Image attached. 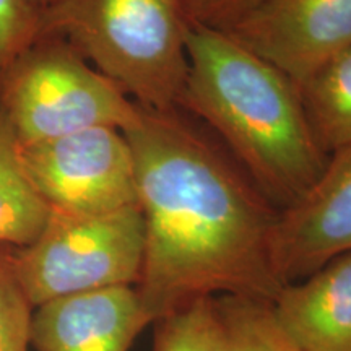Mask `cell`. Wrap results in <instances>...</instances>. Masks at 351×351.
<instances>
[{
  "label": "cell",
  "mask_w": 351,
  "mask_h": 351,
  "mask_svg": "<svg viewBox=\"0 0 351 351\" xmlns=\"http://www.w3.org/2000/svg\"><path fill=\"white\" fill-rule=\"evenodd\" d=\"M122 132L145 225L137 289L153 322L202 298L274 301L278 210L230 153L181 109L140 108Z\"/></svg>",
  "instance_id": "1"
},
{
  "label": "cell",
  "mask_w": 351,
  "mask_h": 351,
  "mask_svg": "<svg viewBox=\"0 0 351 351\" xmlns=\"http://www.w3.org/2000/svg\"><path fill=\"white\" fill-rule=\"evenodd\" d=\"M179 108L202 122L278 210L314 186L328 155L307 121L298 85L223 29L192 23Z\"/></svg>",
  "instance_id": "2"
},
{
  "label": "cell",
  "mask_w": 351,
  "mask_h": 351,
  "mask_svg": "<svg viewBox=\"0 0 351 351\" xmlns=\"http://www.w3.org/2000/svg\"><path fill=\"white\" fill-rule=\"evenodd\" d=\"M38 16L39 34L72 46L140 108H179L192 25L184 0H59Z\"/></svg>",
  "instance_id": "3"
},
{
  "label": "cell",
  "mask_w": 351,
  "mask_h": 351,
  "mask_svg": "<svg viewBox=\"0 0 351 351\" xmlns=\"http://www.w3.org/2000/svg\"><path fill=\"white\" fill-rule=\"evenodd\" d=\"M0 106L20 145L93 127L125 130L140 106L67 43L38 38L0 73Z\"/></svg>",
  "instance_id": "4"
},
{
  "label": "cell",
  "mask_w": 351,
  "mask_h": 351,
  "mask_svg": "<svg viewBox=\"0 0 351 351\" xmlns=\"http://www.w3.org/2000/svg\"><path fill=\"white\" fill-rule=\"evenodd\" d=\"M143 257L138 205L104 213L51 210L38 238L12 249L15 275L33 307L77 293L137 287Z\"/></svg>",
  "instance_id": "5"
},
{
  "label": "cell",
  "mask_w": 351,
  "mask_h": 351,
  "mask_svg": "<svg viewBox=\"0 0 351 351\" xmlns=\"http://www.w3.org/2000/svg\"><path fill=\"white\" fill-rule=\"evenodd\" d=\"M33 187L51 210L104 213L137 204L135 161L125 134L93 127L20 145Z\"/></svg>",
  "instance_id": "6"
},
{
  "label": "cell",
  "mask_w": 351,
  "mask_h": 351,
  "mask_svg": "<svg viewBox=\"0 0 351 351\" xmlns=\"http://www.w3.org/2000/svg\"><path fill=\"white\" fill-rule=\"evenodd\" d=\"M226 33L300 83L351 47V0H261Z\"/></svg>",
  "instance_id": "7"
},
{
  "label": "cell",
  "mask_w": 351,
  "mask_h": 351,
  "mask_svg": "<svg viewBox=\"0 0 351 351\" xmlns=\"http://www.w3.org/2000/svg\"><path fill=\"white\" fill-rule=\"evenodd\" d=\"M271 252L283 285L351 252V147L332 153L314 186L280 210Z\"/></svg>",
  "instance_id": "8"
},
{
  "label": "cell",
  "mask_w": 351,
  "mask_h": 351,
  "mask_svg": "<svg viewBox=\"0 0 351 351\" xmlns=\"http://www.w3.org/2000/svg\"><path fill=\"white\" fill-rule=\"evenodd\" d=\"M153 324L137 287H114L57 298L34 307L36 351H129Z\"/></svg>",
  "instance_id": "9"
},
{
  "label": "cell",
  "mask_w": 351,
  "mask_h": 351,
  "mask_svg": "<svg viewBox=\"0 0 351 351\" xmlns=\"http://www.w3.org/2000/svg\"><path fill=\"white\" fill-rule=\"evenodd\" d=\"M270 304L301 351H351V252L283 285Z\"/></svg>",
  "instance_id": "10"
},
{
  "label": "cell",
  "mask_w": 351,
  "mask_h": 351,
  "mask_svg": "<svg viewBox=\"0 0 351 351\" xmlns=\"http://www.w3.org/2000/svg\"><path fill=\"white\" fill-rule=\"evenodd\" d=\"M296 85L320 148L330 156L351 147V47Z\"/></svg>",
  "instance_id": "11"
},
{
  "label": "cell",
  "mask_w": 351,
  "mask_h": 351,
  "mask_svg": "<svg viewBox=\"0 0 351 351\" xmlns=\"http://www.w3.org/2000/svg\"><path fill=\"white\" fill-rule=\"evenodd\" d=\"M26 176L20 142L0 106V244L25 247L38 238L49 217Z\"/></svg>",
  "instance_id": "12"
},
{
  "label": "cell",
  "mask_w": 351,
  "mask_h": 351,
  "mask_svg": "<svg viewBox=\"0 0 351 351\" xmlns=\"http://www.w3.org/2000/svg\"><path fill=\"white\" fill-rule=\"evenodd\" d=\"M153 326V351H230L218 298H202L161 315Z\"/></svg>",
  "instance_id": "13"
},
{
  "label": "cell",
  "mask_w": 351,
  "mask_h": 351,
  "mask_svg": "<svg viewBox=\"0 0 351 351\" xmlns=\"http://www.w3.org/2000/svg\"><path fill=\"white\" fill-rule=\"evenodd\" d=\"M230 351H301L276 322L270 301L218 296Z\"/></svg>",
  "instance_id": "14"
},
{
  "label": "cell",
  "mask_w": 351,
  "mask_h": 351,
  "mask_svg": "<svg viewBox=\"0 0 351 351\" xmlns=\"http://www.w3.org/2000/svg\"><path fill=\"white\" fill-rule=\"evenodd\" d=\"M12 249L0 244V351H29L34 307L15 275Z\"/></svg>",
  "instance_id": "15"
},
{
  "label": "cell",
  "mask_w": 351,
  "mask_h": 351,
  "mask_svg": "<svg viewBox=\"0 0 351 351\" xmlns=\"http://www.w3.org/2000/svg\"><path fill=\"white\" fill-rule=\"evenodd\" d=\"M39 34V16L26 0H0V73Z\"/></svg>",
  "instance_id": "16"
},
{
  "label": "cell",
  "mask_w": 351,
  "mask_h": 351,
  "mask_svg": "<svg viewBox=\"0 0 351 351\" xmlns=\"http://www.w3.org/2000/svg\"><path fill=\"white\" fill-rule=\"evenodd\" d=\"M192 23L228 32L261 0H184Z\"/></svg>",
  "instance_id": "17"
},
{
  "label": "cell",
  "mask_w": 351,
  "mask_h": 351,
  "mask_svg": "<svg viewBox=\"0 0 351 351\" xmlns=\"http://www.w3.org/2000/svg\"><path fill=\"white\" fill-rule=\"evenodd\" d=\"M56 2H59V0H26V3H28L29 7L33 8L34 12H43V10H46L47 7H51V5H54Z\"/></svg>",
  "instance_id": "18"
}]
</instances>
